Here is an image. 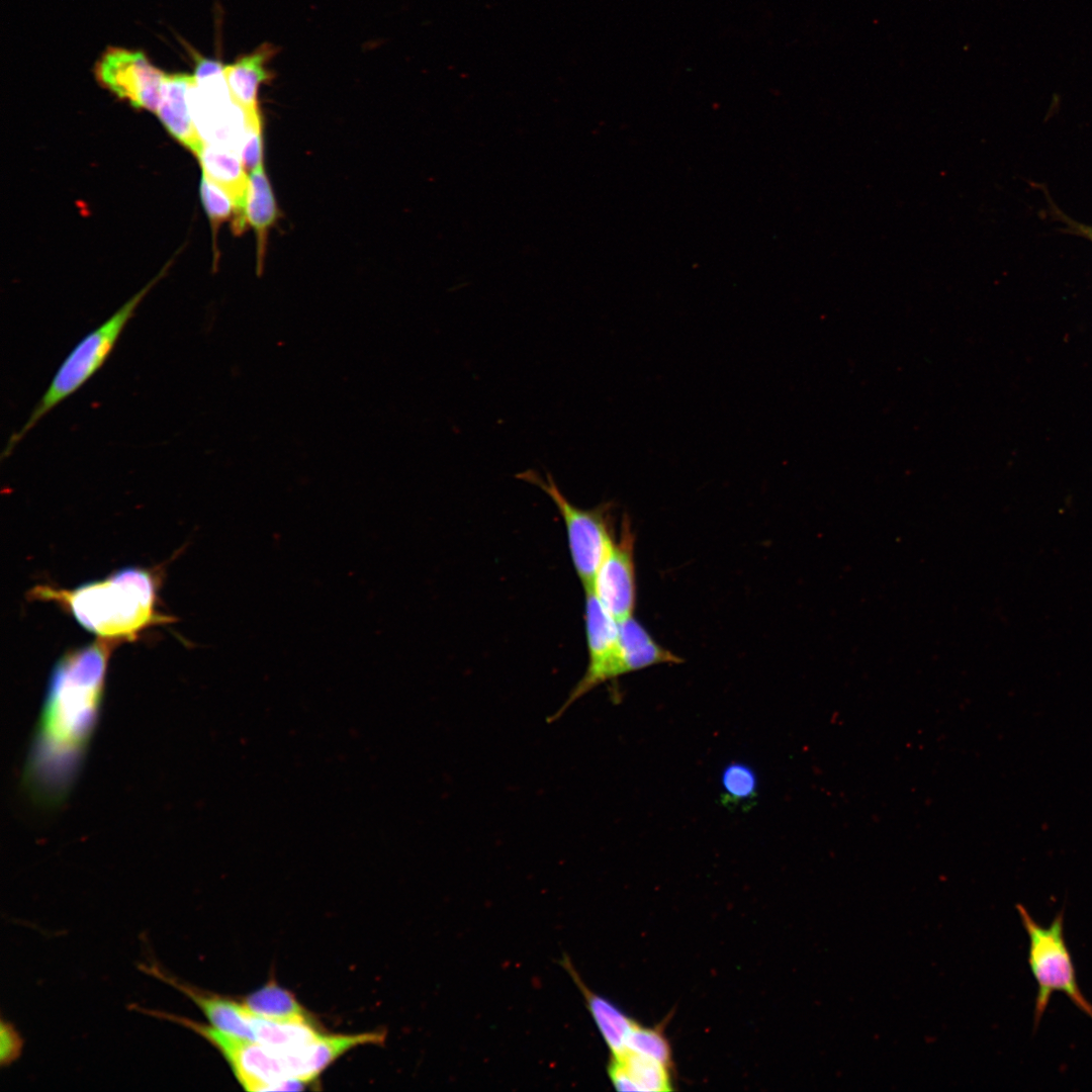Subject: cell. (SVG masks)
<instances>
[{"instance_id":"cell-1","label":"cell","mask_w":1092,"mask_h":1092,"mask_svg":"<svg viewBox=\"0 0 1092 1092\" xmlns=\"http://www.w3.org/2000/svg\"><path fill=\"white\" fill-rule=\"evenodd\" d=\"M97 639L68 650L52 669L23 771L25 791L41 806L66 800L96 729L113 645Z\"/></svg>"},{"instance_id":"cell-2","label":"cell","mask_w":1092,"mask_h":1092,"mask_svg":"<svg viewBox=\"0 0 1092 1092\" xmlns=\"http://www.w3.org/2000/svg\"><path fill=\"white\" fill-rule=\"evenodd\" d=\"M32 593L64 607L84 629L113 643L135 639L150 626L169 620L156 608L155 575L141 567H124L73 589L39 585Z\"/></svg>"},{"instance_id":"cell-3","label":"cell","mask_w":1092,"mask_h":1092,"mask_svg":"<svg viewBox=\"0 0 1092 1092\" xmlns=\"http://www.w3.org/2000/svg\"><path fill=\"white\" fill-rule=\"evenodd\" d=\"M158 278L129 298L99 327L88 333L59 366L47 390L31 411L24 425L9 438L2 458L9 456L18 443L54 407L83 386L111 354L128 321Z\"/></svg>"},{"instance_id":"cell-4","label":"cell","mask_w":1092,"mask_h":1092,"mask_svg":"<svg viewBox=\"0 0 1092 1092\" xmlns=\"http://www.w3.org/2000/svg\"><path fill=\"white\" fill-rule=\"evenodd\" d=\"M1028 936V966L1037 984L1033 1027L1036 1029L1052 994L1063 992L1070 1001L1092 1019V1004L1081 992L1074 963L1064 936V911L1048 927L1040 926L1022 906H1016Z\"/></svg>"},{"instance_id":"cell-5","label":"cell","mask_w":1092,"mask_h":1092,"mask_svg":"<svg viewBox=\"0 0 1092 1092\" xmlns=\"http://www.w3.org/2000/svg\"><path fill=\"white\" fill-rule=\"evenodd\" d=\"M519 479L540 487L554 503L565 525L571 560L584 590L593 585L598 568L614 537L609 524V505L583 510L573 506L560 491L552 475L546 479L527 470L517 475Z\"/></svg>"},{"instance_id":"cell-6","label":"cell","mask_w":1092,"mask_h":1092,"mask_svg":"<svg viewBox=\"0 0 1092 1092\" xmlns=\"http://www.w3.org/2000/svg\"><path fill=\"white\" fill-rule=\"evenodd\" d=\"M100 84L136 108L156 112L166 74L141 51L108 48L95 66Z\"/></svg>"},{"instance_id":"cell-7","label":"cell","mask_w":1092,"mask_h":1092,"mask_svg":"<svg viewBox=\"0 0 1092 1092\" xmlns=\"http://www.w3.org/2000/svg\"><path fill=\"white\" fill-rule=\"evenodd\" d=\"M584 623L588 661L584 674L567 700L556 712L559 717L568 707L598 686L616 679L619 652V621L600 603L592 590H585Z\"/></svg>"},{"instance_id":"cell-8","label":"cell","mask_w":1092,"mask_h":1092,"mask_svg":"<svg viewBox=\"0 0 1092 1092\" xmlns=\"http://www.w3.org/2000/svg\"><path fill=\"white\" fill-rule=\"evenodd\" d=\"M618 540L613 539L601 562L590 588L603 607L617 620L632 617L636 602L633 557V534L622 525Z\"/></svg>"},{"instance_id":"cell-9","label":"cell","mask_w":1092,"mask_h":1092,"mask_svg":"<svg viewBox=\"0 0 1092 1092\" xmlns=\"http://www.w3.org/2000/svg\"><path fill=\"white\" fill-rule=\"evenodd\" d=\"M196 156L203 175L220 187L235 203L238 214L233 220V229L236 234H241L246 226L244 204L249 177L239 153L222 144L204 142Z\"/></svg>"},{"instance_id":"cell-10","label":"cell","mask_w":1092,"mask_h":1092,"mask_svg":"<svg viewBox=\"0 0 1092 1092\" xmlns=\"http://www.w3.org/2000/svg\"><path fill=\"white\" fill-rule=\"evenodd\" d=\"M276 50L273 44L265 42L224 66L223 74L231 99L245 115L260 114L258 91L262 84L274 77L267 64L275 56Z\"/></svg>"},{"instance_id":"cell-11","label":"cell","mask_w":1092,"mask_h":1092,"mask_svg":"<svg viewBox=\"0 0 1092 1092\" xmlns=\"http://www.w3.org/2000/svg\"><path fill=\"white\" fill-rule=\"evenodd\" d=\"M192 83L193 75L166 74L157 114L168 131L197 155L204 141L190 109L189 90Z\"/></svg>"},{"instance_id":"cell-12","label":"cell","mask_w":1092,"mask_h":1092,"mask_svg":"<svg viewBox=\"0 0 1092 1092\" xmlns=\"http://www.w3.org/2000/svg\"><path fill=\"white\" fill-rule=\"evenodd\" d=\"M680 661L677 655L659 645L633 616L619 621L617 678L652 665Z\"/></svg>"},{"instance_id":"cell-13","label":"cell","mask_w":1092,"mask_h":1092,"mask_svg":"<svg viewBox=\"0 0 1092 1092\" xmlns=\"http://www.w3.org/2000/svg\"><path fill=\"white\" fill-rule=\"evenodd\" d=\"M277 204L263 163L251 171L244 204V219L258 238V268H262L268 230L277 218Z\"/></svg>"},{"instance_id":"cell-14","label":"cell","mask_w":1092,"mask_h":1092,"mask_svg":"<svg viewBox=\"0 0 1092 1092\" xmlns=\"http://www.w3.org/2000/svg\"><path fill=\"white\" fill-rule=\"evenodd\" d=\"M567 971L581 990L585 998L589 1012L607 1043L613 1057H618L626 1052L627 1037L635 1025V1021L622 1012L615 1004L597 995L586 988L579 976L570 966L564 962Z\"/></svg>"},{"instance_id":"cell-15","label":"cell","mask_w":1092,"mask_h":1092,"mask_svg":"<svg viewBox=\"0 0 1092 1092\" xmlns=\"http://www.w3.org/2000/svg\"><path fill=\"white\" fill-rule=\"evenodd\" d=\"M249 1013L254 1033L253 1041L263 1045L294 1049L306 1045L323 1034L312 1021H278L255 1015L250 1011Z\"/></svg>"},{"instance_id":"cell-16","label":"cell","mask_w":1092,"mask_h":1092,"mask_svg":"<svg viewBox=\"0 0 1092 1092\" xmlns=\"http://www.w3.org/2000/svg\"><path fill=\"white\" fill-rule=\"evenodd\" d=\"M253 1014L278 1021H311L307 1011L288 990L270 982L242 1001Z\"/></svg>"},{"instance_id":"cell-17","label":"cell","mask_w":1092,"mask_h":1092,"mask_svg":"<svg viewBox=\"0 0 1092 1092\" xmlns=\"http://www.w3.org/2000/svg\"><path fill=\"white\" fill-rule=\"evenodd\" d=\"M758 777L746 762L727 763L720 777V803L728 809H751L758 797Z\"/></svg>"},{"instance_id":"cell-18","label":"cell","mask_w":1092,"mask_h":1092,"mask_svg":"<svg viewBox=\"0 0 1092 1092\" xmlns=\"http://www.w3.org/2000/svg\"><path fill=\"white\" fill-rule=\"evenodd\" d=\"M613 1059L621 1065L635 1091L660 1092L671 1089L670 1067L629 1051Z\"/></svg>"},{"instance_id":"cell-19","label":"cell","mask_w":1092,"mask_h":1092,"mask_svg":"<svg viewBox=\"0 0 1092 1092\" xmlns=\"http://www.w3.org/2000/svg\"><path fill=\"white\" fill-rule=\"evenodd\" d=\"M626 1051L654 1059L668 1067L672 1066V1051L662 1027H645L637 1023L630 1031Z\"/></svg>"},{"instance_id":"cell-20","label":"cell","mask_w":1092,"mask_h":1092,"mask_svg":"<svg viewBox=\"0 0 1092 1092\" xmlns=\"http://www.w3.org/2000/svg\"><path fill=\"white\" fill-rule=\"evenodd\" d=\"M200 196L213 230L225 221L232 213L234 219L237 217V208L231 197L204 175L200 182Z\"/></svg>"},{"instance_id":"cell-21","label":"cell","mask_w":1092,"mask_h":1092,"mask_svg":"<svg viewBox=\"0 0 1092 1092\" xmlns=\"http://www.w3.org/2000/svg\"><path fill=\"white\" fill-rule=\"evenodd\" d=\"M239 155L246 170L252 171L259 164L263 163V139L260 114L245 115V128L240 141Z\"/></svg>"},{"instance_id":"cell-22","label":"cell","mask_w":1092,"mask_h":1092,"mask_svg":"<svg viewBox=\"0 0 1092 1092\" xmlns=\"http://www.w3.org/2000/svg\"><path fill=\"white\" fill-rule=\"evenodd\" d=\"M22 1041L9 1023L2 1021L0 1032V1060L2 1065L13 1062L21 1052Z\"/></svg>"}]
</instances>
